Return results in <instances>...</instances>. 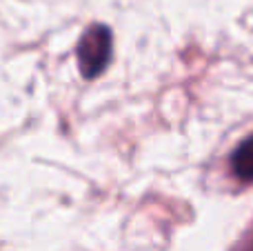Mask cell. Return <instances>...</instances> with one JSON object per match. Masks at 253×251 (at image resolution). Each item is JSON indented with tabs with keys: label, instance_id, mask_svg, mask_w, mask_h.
<instances>
[{
	"label": "cell",
	"instance_id": "6da1fadb",
	"mask_svg": "<svg viewBox=\"0 0 253 251\" xmlns=\"http://www.w3.org/2000/svg\"><path fill=\"white\" fill-rule=\"evenodd\" d=\"M111 58V34L107 27L93 25L78 44V65L84 78H96Z\"/></svg>",
	"mask_w": 253,
	"mask_h": 251
},
{
	"label": "cell",
	"instance_id": "7a4b0ae2",
	"mask_svg": "<svg viewBox=\"0 0 253 251\" xmlns=\"http://www.w3.org/2000/svg\"><path fill=\"white\" fill-rule=\"evenodd\" d=\"M231 169L236 178L253 182V138L245 140L231 156Z\"/></svg>",
	"mask_w": 253,
	"mask_h": 251
}]
</instances>
